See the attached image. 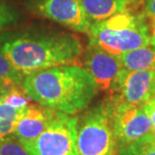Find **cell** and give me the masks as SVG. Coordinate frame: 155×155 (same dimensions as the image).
Masks as SVG:
<instances>
[{
    "instance_id": "obj_1",
    "label": "cell",
    "mask_w": 155,
    "mask_h": 155,
    "mask_svg": "<svg viewBox=\"0 0 155 155\" xmlns=\"http://www.w3.org/2000/svg\"><path fill=\"white\" fill-rule=\"evenodd\" d=\"M22 89L30 100L69 115L82 112L98 92L90 73L79 64H64L25 76Z\"/></svg>"
},
{
    "instance_id": "obj_2",
    "label": "cell",
    "mask_w": 155,
    "mask_h": 155,
    "mask_svg": "<svg viewBox=\"0 0 155 155\" xmlns=\"http://www.w3.org/2000/svg\"><path fill=\"white\" fill-rule=\"evenodd\" d=\"M0 49L24 77L54 67L78 64L84 52L80 38L70 33L15 35L4 40Z\"/></svg>"
},
{
    "instance_id": "obj_3",
    "label": "cell",
    "mask_w": 155,
    "mask_h": 155,
    "mask_svg": "<svg viewBox=\"0 0 155 155\" xmlns=\"http://www.w3.org/2000/svg\"><path fill=\"white\" fill-rule=\"evenodd\" d=\"M152 23L145 12L124 11L108 19L93 22L89 45L115 55L150 45Z\"/></svg>"
},
{
    "instance_id": "obj_4",
    "label": "cell",
    "mask_w": 155,
    "mask_h": 155,
    "mask_svg": "<svg viewBox=\"0 0 155 155\" xmlns=\"http://www.w3.org/2000/svg\"><path fill=\"white\" fill-rule=\"evenodd\" d=\"M77 145L79 155H118L119 145L107 99L78 120Z\"/></svg>"
},
{
    "instance_id": "obj_5",
    "label": "cell",
    "mask_w": 155,
    "mask_h": 155,
    "mask_svg": "<svg viewBox=\"0 0 155 155\" xmlns=\"http://www.w3.org/2000/svg\"><path fill=\"white\" fill-rule=\"evenodd\" d=\"M78 117L55 111L51 121L35 140L24 143L31 155H79Z\"/></svg>"
},
{
    "instance_id": "obj_6",
    "label": "cell",
    "mask_w": 155,
    "mask_h": 155,
    "mask_svg": "<svg viewBox=\"0 0 155 155\" xmlns=\"http://www.w3.org/2000/svg\"><path fill=\"white\" fill-rule=\"evenodd\" d=\"M107 101L119 149L155 132L143 107L124 103L114 96H109Z\"/></svg>"
},
{
    "instance_id": "obj_7",
    "label": "cell",
    "mask_w": 155,
    "mask_h": 155,
    "mask_svg": "<svg viewBox=\"0 0 155 155\" xmlns=\"http://www.w3.org/2000/svg\"><path fill=\"white\" fill-rule=\"evenodd\" d=\"M82 58L84 68L94 79L98 90L106 92L109 96L115 94L118 79L124 69L119 55L89 45Z\"/></svg>"
},
{
    "instance_id": "obj_8",
    "label": "cell",
    "mask_w": 155,
    "mask_h": 155,
    "mask_svg": "<svg viewBox=\"0 0 155 155\" xmlns=\"http://www.w3.org/2000/svg\"><path fill=\"white\" fill-rule=\"evenodd\" d=\"M31 8L42 17L78 32L88 33L92 25L80 0H33Z\"/></svg>"
},
{
    "instance_id": "obj_9",
    "label": "cell",
    "mask_w": 155,
    "mask_h": 155,
    "mask_svg": "<svg viewBox=\"0 0 155 155\" xmlns=\"http://www.w3.org/2000/svg\"><path fill=\"white\" fill-rule=\"evenodd\" d=\"M112 96L124 103L143 107L155 96V70L123 69L118 79L115 94Z\"/></svg>"
},
{
    "instance_id": "obj_10",
    "label": "cell",
    "mask_w": 155,
    "mask_h": 155,
    "mask_svg": "<svg viewBox=\"0 0 155 155\" xmlns=\"http://www.w3.org/2000/svg\"><path fill=\"white\" fill-rule=\"evenodd\" d=\"M55 111L40 105L29 104L15 123L13 135L21 143L30 142L45 131Z\"/></svg>"
},
{
    "instance_id": "obj_11",
    "label": "cell",
    "mask_w": 155,
    "mask_h": 155,
    "mask_svg": "<svg viewBox=\"0 0 155 155\" xmlns=\"http://www.w3.org/2000/svg\"><path fill=\"white\" fill-rule=\"evenodd\" d=\"M87 17L93 22L108 19L113 15L132 9L125 0H80Z\"/></svg>"
},
{
    "instance_id": "obj_12",
    "label": "cell",
    "mask_w": 155,
    "mask_h": 155,
    "mask_svg": "<svg viewBox=\"0 0 155 155\" xmlns=\"http://www.w3.org/2000/svg\"><path fill=\"white\" fill-rule=\"evenodd\" d=\"M123 68L128 71L155 70V46L150 45L119 55Z\"/></svg>"
},
{
    "instance_id": "obj_13",
    "label": "cell",
    "mask_w": 155,
    "mask_h": 155,
    "mask_svg": "<svg viewBox=\"0 0 155 155\" xmlns=\"http://www.w3.org/2000/svg\"><path fill=\"white\" fill-rule=\"evenodd\" d=\"M23 110L6 104L5 102L0 103V141L12 137L15 123Z\"/></svg>"
},
{
    "instance_id": "obj_14",
    "label": "cell",
    "mask_w": 155,
    "mask_h": 155,
    "mask_svg": "<svg viewBox=\"0 0 155 155\" xmlns=\"http://www.w3.org/2000/svg\"><path fill=\"white\" fill-rule=\"evenodd\" d=\"M154 133L121 147L118 151V155H155Z\"/></svg>"
},
{
    "instance_id": "obj_15",
    "label": "cell",
    "mask_w": 155,
    "mask_h": 155,
    "mask_svg": "<svg viewBox=\"0 0 155 155\" xmlns=\"http://www.w3.org/2000/svg\"><path fill=\"white\" fill-rule=\"evenodd\" d=\"M24 76L12 66L10 61L0 49V82L10 86H22Z\"/></svg>"
},
{
    "instance_id": "obj_16",
    "label": "cell",
    "mask_w": 155,
    "mask_h": 155,
    "mask_svg": "<svg viewBox=\"0 0 155 155\" xmlns=\"http://www.w3.org/2000/svg\"><path fill=\"white\" fill-rule=\"evenodd\" d=\"M0 155H31L24 145L15 137H9L0 141Z\"/></svg>"
},
{
    "instance_id": "obj_17",
    "label": "cell",
    "mask_w": 155,
    "mask_h": 155,
    "mask_svg": "<svg viewBox=\"0 0 155 155\" xmlns=\"http://www.w3.org/2000/svg\"><path fill=\"white\" fill-rule=\"evenodd\" d=\"M16 19V13L7 5L0 2V31L13 23Z\"/></svg>"
},
{
    "instance_id": "obj_18",
    "label": "cell",
    "mask_w": 155,
    "mask_h": 155,
    "mask_svg": "<svg viewBox=\"0 0 155 155\" xmlns=\"http://www.w3.org/2000/svg\"><path fill=\"white\" fill-rule=\"evenodd\" d=\"M145 112L147 113V115L149 116L151 123H152L153 129L155 131V96L150 99L146 104L143 106Z\"/></svg>"
},
{
    "instance_id": "obj_19",
    "label": "cell",
    "mask_w": 155,
    "mask_h": 155,
    "mask_svg": "<svg viewBox=\"0 0 155 155\" xmlns=\"http://www.w3.org/2000/svg\"><path fill=\"white\" fill-rule=\"evenodd\" d=\"M144 12L151 21H155V0H144Z\"/></svg>"
},
{
    "instance_id": "obj_20",
    "label": "cell",
    "mask_w": 155,
    "mask_h": 155,
    "mask_svg": "<svg viewBox=\"0 0 155 155\" xmlns=\"http://www.w3.org/2000/svg\"><path fill=\"white\" fill-rule=\"evenodd\" d=\"M13 86H10V85H7L5 83H2L0 82V103L3 102L4 98L6 97V95L8 94L9 90H10Z\"/></svg>"
},
{
    "instance_id": "obj_21",
    "label": "cell",
    "mask_w": 155,
    "mask_h": 155,
    "mask_svg": "<svg viewBox=\"0 0 155 155\" xmlns=\"http://www.w3.org/2000/svg\"><path fill=\"white\" fill-rule=\"evenodd\" d=\"M151 23H152V32H151V42L150 43L155 46V21H151Z\"/></svg>"
},
{
    "instance_id": "obj_22",
    "label": "cell",
    "mask_w": 155,
    "mask_h": 155,
    "mask_svg": "<svg viewBox=\"0 0 155 155\" xmlns=\"http://www.w3.org/2000/svg\"><path fill=\"white\" fill-rule=\"evenodd\" d=\"M125 1L128 2L129 4L133 7V6H136V5L140 4V3H141L142 1H144V0H125Z\"/></svg>"
},
{
    "instance_id": "obj_23",
    "label": "cell",
    "mask_w": 155,
    "mask_h": 155,
    "mask_svg": "<svg viewBox=\"0 0 155 155\" xmlns=\"http://www.w3.org/2000/svg\"><path fill=\"white\" fill-rule=\"evenodd\" d=\"M153 140H154V144H155V133L153 134Z\"/></svg>"
}]
</instances>
